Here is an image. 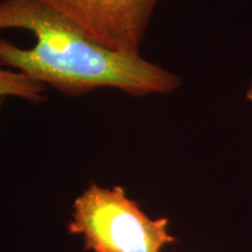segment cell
Instances as JSON below:
<instances>
[{"label":"cell","instance_id":"obj_1","mask_svg":"<svg viewBox=\"0 0 252 252\" xmlns=\"http://www.w3.org/2000/svg\"><path fill=\"white\" fill-rule=\"evenodd\" d=\"M0 65L70 96L100 88L132 96L166 94L181 84L176 75L140 54L100 45L37 0L0 1Z\"/></svg>","mask_w":252,"mask_h":252},{"label":"cell","instance_id":"obj_2","mask_svg":"<svg viewBox=\"0 0 252 252\" xmlns=\"http://www.w3.org/2000/svg\"><path fill=\"white\" fill-rule=\"evenodd\" d=\"M168 220H151L119 186L90 185L74 202L71 234L83 235L86 250L94 252H160L174 243Z\"/></svg>","mask_w":252,"mask_h":252},{"label":"cell","instance_id":"obj_3","mask_svg":"<svg viewBox=\"0 0 252 252\" xmlns=\"http://www.w3.org/2000/svg\"><path fill=\"white\" fill-rule=\"evenodd\" d=\"M71 19L100 45L139 55L159 0H37Z\"/></svg>","mask_w":252,"mask_h":252},{"label":"cell","instance_id":"obj_4","mask_svg":"<svg viewBox=\"0 0 252 252\" xmlns=\"http://www.w3.org/2000/svg\"><path fill=\"white\" fill-rule=\"evenodd\" d=\"M47 88L21 72L6 70L0 65V106L6 97H19L32 103H41L46 100Z\"/></svg>","mask_w":252,"mask_h":252},{"label":"cell","instance_id":"obj_5","mask_svg":"<svg viewBox=\"0 0 252 252\" xmlns=\"http://www.w3.org/2000/svg\"><path fill=\"white\" fill-rule=\"evenodd\" d=\"M247 98L252 102V78H251V82H250V87H249V89L247 91Z\"/></svg>","mask_w":252,"mask_h":252}]
</instances>
